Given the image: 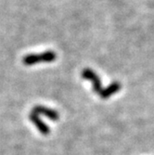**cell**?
<instances>
[{
	"label": "cell",
	"instance_id": "1",
	"mask_svg": "<svg viewBox=\"0 0 154 155\" xmlns=\"http://www.w3.org/2000/svg\"><path fill=\"white\" fill-rule=\"evenodd\" d=\"M83 77L89 79L91 82H93V88H94V91L96 93L100 94L102 92L100 81L93 71H90V70H86V71H84L83 72Z\"/></svg>",
	"mask_w": 154,
	"mask_h": 155
},
{
	"label": "cell",
	"instance_id": "2",
	"mask_svg": "<svg viewBox=\"0 0 154 155\" xmlns=\"http://www.w3.org/2000/svg\"><path fill=\"white\" fill-rule=\"evenodd\" d=\"M33 111L35 112V114H38V115L39 114L45 115V116H47L48 118H49L52 121H57L60 118V115H59V112L58 111H56L54 110H51V109H48L46 107L37 106V107H35L33 110Z\"/></svg>",
	"mask_w": 154,
	"mask_h": 155
},
{
	"label": "cell",
	"instance_id": "3",
	"mask_svg": "<svg viewBox=\"0 0 154 155\" xmlns=\"http://www.w3.org/2000/svg\"><path fill=\"white\" fill-rule=\"evenodd\" d=\"M29 117H30V120L34 124V125L37 127V129L40 131L41 134H43V135H48L49 134V131H50L49 127L39 118L38 114H36L35 112L32 111Z\"/></svg>",
	"mask_w": 154,
	"mask_h": 155
},
{
	"label": "cell",
	"instance_id": "4",
	"mask_svg": "<svg viewBox=\"0 0 154 155\" xmlns=\"http://www.w3.org/2000/svg\"><path fill=\"white\" fill-rule=\"evenodd\" d=\"M120 84L118 83H114V84H111L109 87H107L106 89L102 90V92L100 93V97L102 98H108L109 97H110L113 94L116 93L117 91H119L120 89Z\"/></svg>",
	"mask_w": 154,
	"mask_h": 155
}]
</instances>
